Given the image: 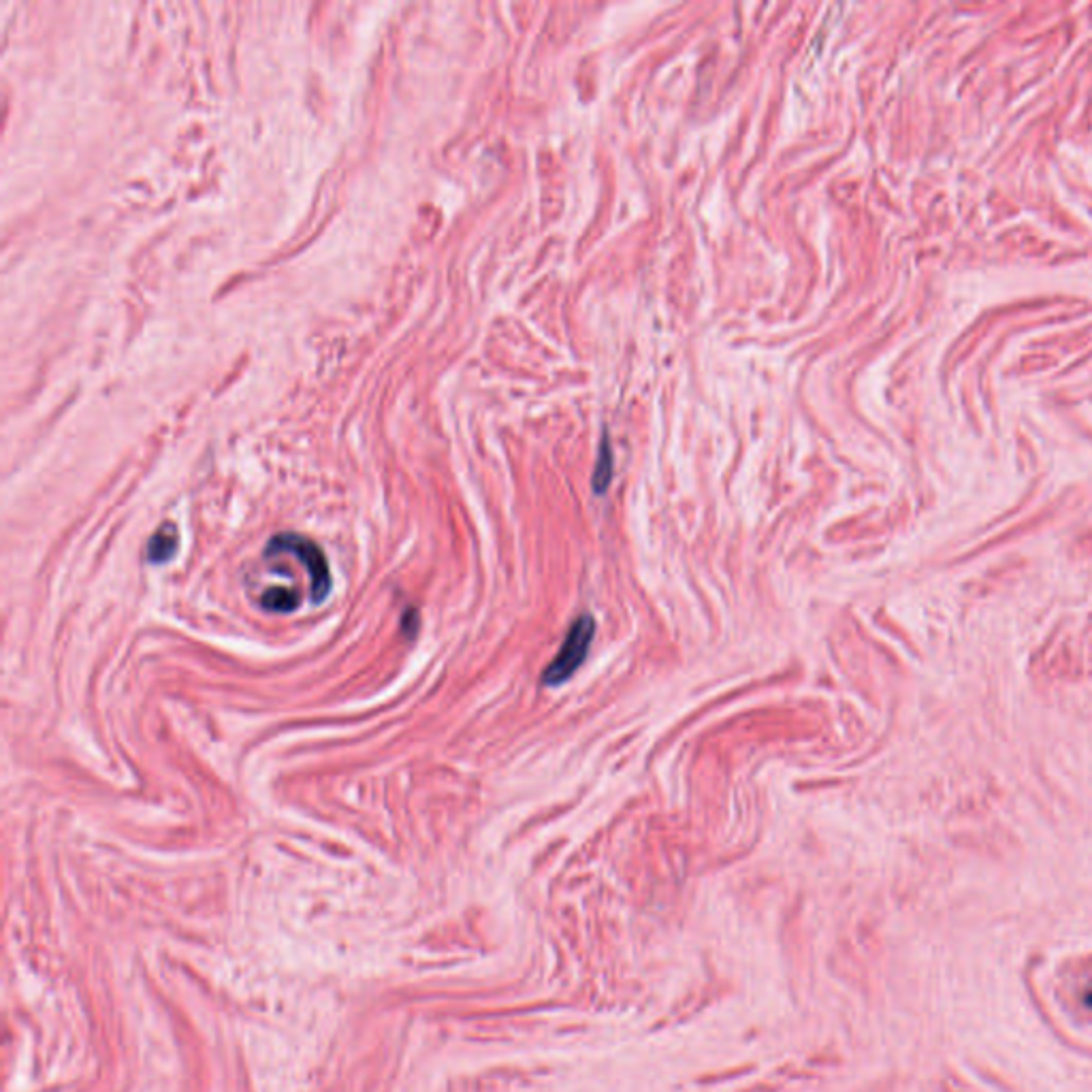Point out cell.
Returning a JSON list of instances; mask_svg holds the SVG:
<instances>
[{
  "label": "cell",
  "mask_w": 1092,
  "mask_h": 1092,
  "mask_svg": "<svg viewBox=\"0 0 1092 1092\" xmlns=\"http://www.w3.org/2000/svg\"><path fill=\"white\" fill-rule=\"evenodd\" d=\"M594 638H596V619L592 615L576 617L568 628L557 656L553 657V661L543 672V685L559 687L568 683L587 661Z\"/></svg>",
  "instance_id": "1"
},
{
  "label": "cell",
  "mask_w": 1092,
  "mask_h": 1092,
  "mask_svg": "<svg viewBox=\"0 0 1092 1092\" xmlns=\"http://www.w3.org/2000/svg\"><path fill=\"white\" fill-rule=\"evenodd\" d=\"M270 545L280 548L286 557H293L297 563H301L306 568V572L310 576L312 604L327 600L328 592H331V570H328L327 557L321 546L301 534H277L270 541Z\"/></svg>",
  "instance_id": "2"
},
{
  "label": "cell",
  "mask_w": 1092,
  "mask_h": 1092,
  "mask_svg": "<svg viewBox=\"0 0 1092 1092\" xmlns=\"http://www.w3.org/2000/svg\"><path fill=\"white\" fill-rule=\"evenodd\" d=\"M612 474H615L612 444H610L608 432H604L601 434L600 448H598L596 470H594V476H592V487H594L596 495H604V493L608 492V487L612 483Z\"/></svg>",
  "instance_id": "3"
},
{
  "label": "cell",
  "mask_w": 1092,
  "mask_h": 1092,
  "mask_svg": "<svg viewBox=\"0 0 1092 1092\" xmlns=\"http://www.w3.org/2000/svg\"><path fill=\"white\" fill-rule=\"evenodd\" d=\"M177 545H179V536H177L175 525L164 523L163 528L152 536V541L148 545V559H150V563H164V561H169L173 557Z\"/></svg>",
  "instance_id": "4"
},
{
  "label": "cell",
  "mask_w": 1092,
  "mask_h": 1092,
  "mask_svg": "<svg viewBox=\"0 0 1092 1092\" xmlns=\"http://www.w3.org/2000/svg\"><path fill=\"white\" fill-rule=\"evenodd\" d=\"M1087 1005H1089V1007H1092V988L1091 990H1089V994H1087Z\"/></svg>",
  "instance_id": "5"
}]
</instances>
